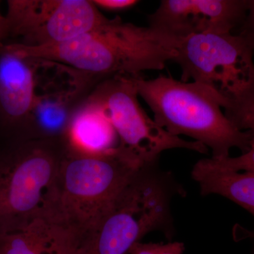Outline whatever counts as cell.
Masks as SVG:
<instances>
[{"mask_svg": "<svg viewBox=\"0 0 254 254\" xmlns=\"http://www.w3.org/2000/svg\"><path fill=\"white\" fill-rule=\"evenodd\" d=\"M249 0H163L148 16V26L175 39L230 33L240 28Z\"/></svg>", "mask_w": 254, "mask_h": 254, "instance_id": "cell-9", "label": "cell"}, {"mask_svg": "<svg viewBox=\"0 0 254 254\" xmlns=\"http://www.w3.org/2000/svg\"><path fill=\"white\" fill-rule=\"evenodd\" d=\"M77 246L64 227L39 220L21 231L0 233V254H76Z\"/></svg>", "mask_w": 254, "mask_h": 254, "instance_id": "cell-13", "label": "cell"}, {"mask_svg": "<svg viewBox=\"0 0 254 254\" xmlns=\"http://www.w3.org/2000/svg\"><path fill=\"white\" fill-rule=\"evenodd\" d=\"M186 195L173 174L162 170L158 163L142 167L99 225L82 241L76 254H129L153 231L171 240L175 234L172 202Z\"/></svg>", "mask_w": 254, "mask_h": 254, "instance_id": "cell-2", "label": "cell"}, {"mask_svg": "<svg viewBox=\"0 0 254 254\" xmlns=\"http://www.w3.org/2000/svg\"><path fill=\"white\" fill-rule=\"evenodd\" d=\"M138 96L148 105L154 121L169 133L184 135L212 151V158L230 156L232 148L250 150L252 136L227 118L221 106L204 88L194 82L160 76L145 80L134 77Z\"/></svg>", "mask_w": 254, "mask_h": 254, "instance_id": "cell-4", "label": "cell"}, {"mask_svg": "<svg viewBox=\"0 0 254 254\" xmlns=\"http://www.w3.org/2000/svg\"><path fill=\"white\" fill-rule=\"evenodd\" d=\"M85 86L68 89H46L36 94V100L25 125L35 139L57 140L64 138L76 108L75 101Z\"/></svg>", "mask_w": 254, "mask_h": 254, "instance_id": "cell-12", "label": "cell"}, {"mask_svg": "<svg viewBox=\"0 0 254 254\" xmlns=\"http://www.w3.org/2000/svg\"><path fill=\"white\" fill-rule=\"evenodd\" d=\"M239 31L238 34L243 37L254 50V0H249L247 15Z\"/></svg>", "mask_w": 254, "mask_h": 254, "instance_id": "cell-18", "label": "cell"}, {"mask_svg": "<svg viewBox=\"0 0 254 254\" xmlns=\"http://www.w3.org/2000/svg\"><path fill=\"white\" fill-rule=\"evenodd\" d=\"M209 160L213 165L221 170L254 173V145L251 146L250 150L240 156H229L220 160L210 158Z\"/></svg>", "mask_w": 254, "mask_h": 254, "instance_id": "cell-15", "label": "cell"}, {"mask_svg": "<svg viewBox=\"0 0 254 254\" xmlns=\"http://www.w3.org/2000/svg\"><path fill=\"white\" fill-rule=\"evenodd\" d=\"M134 77L107 78L89 96L109 119L118 136L119 149L140 167L158 163L165 150L183 148L208 153L204 145L174 136L148 117L138 102Z\"/></svg>", "mask_w": 254, "mask_h": 254, "instance_id": "cell-7", "label": "cell"}, {"mask_svg": "<svg viewBox=\"0 0 254 254\" xmlns=\"http://www.w3.org/2000/svg\"><path fill=\"white\" fill-rule=\"evenodd\" d=\"M191 176L202 195H221L254 217V173L221 170L205 158L195 164Z\"/></svg>", "mask_w": 254, "mask_h": 254, "instance_id": "cell-14", "label": "cell"}, {"mask_svg": "<svg viewBox=\"0 0 254 254\" xmlns=\"http://www.w3.org/2000/svg\"><path fill=\"white\" fill-rule=\"evenodd\" d=\"M64 151L57 140L33 139L0 164V233L21 231L36 220L55 222Z\"/></svg>", "mask_w": 254, "mask_h": 254, "instance_id": "cell-6", "label": "cell"}, {"mask_svg": "<svg viewBox=\"0 0 254 254\" xmlns=\"http://www.w3.org/2000/svg\"><path fill=\"white\" fill-rule=\"evenodd\" d=\"M180 41L148 26L109 19L88 33L57 45L30 47L14 44L18 53L32 59L64 64L88 75L141 76L161 70L177 57Z\"/></svg>", "mask_w": 254, "mask_h": 254, "instance_id": "cell-1", "label": "cell"}, {"mask_svg": "<svg viewBox=\"0 0 254 254\" xmlns=\"http://www.w3.org/2000/svg\"><path fill=\"white\" fill-rule=\"evenodd\" d=\"M9 35V26L6 16L2 15L0 10V49L4 46L2 44L3 40Z\"/></svg>", "mask_w": 254, "mask_h": 254, "instance_id": "cell-20", "label": "cell"}, {"mask_svg": "<svg viewBox=\"0 0 254 254\" xmlns=\"http://www.w3.org/2000/svg\"><path fill=\"white\" fill-rule=\"evenodd\" d=\"M5 16L9 34L30 47L71 41L108 20L89 0H9Z\"/></svg>", "mask_w": 254, "mask_h": 254, "instance_id": "cell-8", "label": "cell"}, {"mask_svg": "<svg viewBox=\"0 0 254 254\" xmlns=\"http://www.w3.org/2000/svg\"><path fill=\"white\" fill-rule=\"evenodd\" d=\"M36 60L13 44L0 49V113L9 123H26L36 98Z\"/></svg>", "mask_w": 254, "mask_h": 254, "instance_id": "cell-10", "label": "cell"}, {"mask_svg": "<svg viewBox=\"0 0 254 254\" xmlns=\"http://www.w3.org/2000/svg\"><path fill=\"white\" fill-rule=\"evenodd\" d=\"M242 131H250L252 136L251 146L254 145V102L231 120Z\"/></svg>", "mask_w": 254, "mask_h": 254, "instance_id": "cell-17", "label": "cell"}, {"mask_svg": "<svg viewBox=\"0 0 254 254\" xmlns=\"http://www.w3.org/2000/svg\"><path fill=\"white\" fill-rule=\"evenodd\" d=\"M254 50L239 34L210 33L180 40L174 60L182 80L204 88L232 119L254 102Z\"/></svg>", "mask_w": 254, "mask_h": 254, "instance_id": "cell-5", "label": "cell"}, {"mask_svg": "<svg viewBox=\"0 0 254 254\" xmlns=\"http://www.w3.org/2000/svg\"><path fill=\"white\" fill-rule=\"evenodd\" d=\"M185 250V245L182 242L143 243L141 242L132 248L129 254H183Z\"/></svg>", "mask_w": 254, "mask_h": 254, "instance_id": "cell-16", "label": "cell"}, {"mask_svg": "<svg viewBox=\"0 0 254 254\" xmlns=\"http://www.w3.org/2000/svg\"><path fill=\"white\" fill-rule=\"evenodd\" d=\"M64 139L68 148L87 154L108 153L118 145V136L109 119L90 97L75 110Z\"/></svg>", "mask_w": 254, "mask_h": 254, "instance_id": "cell-11", "label": "cell"}, {"mask_svg": "<svg viewBox=\"0 0 254 254\" xmlns=\"http://www.w3.org/2000/svg\"><path fill=\"white\" fill-rule=\"evenodd\" d=\"M93 2L98 8L110 11H121L133 7L139 1L136 0H93Z\"/></svg>", "mask_w": 254, "mask_h": 254, "instance_id": "cell-19", "label": "cell"}, {"mask_svg": "<svg viewBox=\"0 0 254 254\" xmlns=\"http://www.w3.org/2000/svg\"><path fill=\"white\" fill-rule=\"evenodd\" d=\"M244 239H252L254 240V229L253 230H245L243 232ZM251 254H254V249L253 252Z\"/></svg>", "mask_w": 254, "mask_h": 254, "instance_id": "cell-21", "label": "cell"}, {"mask_svg": "<svg viewBox=\"0 0 254 254\" xmlns=\"http://www.w3.org/2000/svg\"><path fill=\"white\" fill-rule=\"evenodd\" d=\"M139 165L118 147L87 154L65 145L58 175L55 222L78 246L99 225Z\"/></svg>", "mask_w": 254, "mask_h": 254, "instance_id": "cell-3", "label": "cell"}]
</instances>
